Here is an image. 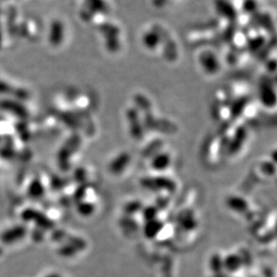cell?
Here are the masks:
<instances>
[{
  "mask_svg": "<svg viewBox=\"0 0 277 277\" xmlns=\"http://www.w3.org/2000/svg\"><path fill=\"white\" fill-rule=\"evenodd\" d=\"M272 159H273L274 163H276L277 164V150L275 151H273V153H272Z\"/></svg>",
  "mask_w": 277,
  "mask_h": 277,
  "instance_id": "7a4b0ae2",
  "label": "cell"
},
{
  "mask_svg": "<svg viewBox=\"0 0 277 277\" xmlns=\"http://www.w3.org/2000/svg\"><path fill=\"white\" fill-rule=\"evenodd\" d=\"M259 99L266 107L273 108L277 104V95L273 86L265 85L259 88Z\"/></svg>",
  "mask_w": 277,
  "mask_h": 277,
  "instance_id": "6da1fadb",
  "label": "cell"
}]
</instances>
